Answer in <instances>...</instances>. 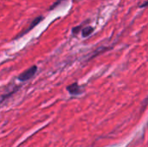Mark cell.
I'll list each match as a JSON object with an SVG mask.
<instances>
[{
	"label": "cell",
	"mask_w": 148,
	"mask_h": 147,
	"mask_svg": "<svg viewBox=\"0 0 148 147\" xmlns=\"http://www.w3.org/2000/svg\"><path fill=\"white\" fill-rule=\"evenodd\" d=\"M37 71V67L36 66H32L29 68H28L27 70H25L24 72H23L19 76H18V80L21 81H28L29 79H31L36 73Z\"/></svg>",
	"instance_id": "obj_1"
},
{
	"label": "cell",
	"mask_w": 148,
	"mask_h": 147,
	"mask_svg": "<svg viewBox=\"0 0 148 147\" xmlns=\"http://www.w3.org/2000/svg\"><path fill=\"white\" fill-rule=\"evenodd\" d=\"M42 19H43V17H42V16H37V17H36V18L32 21V23H30V25H29V27H28V28H27L23 32H22L21 34H19L17 37L23 36V35H25L26 33L29 32L33 28H35L37 24H39V23H40V22H42ZM17 37H16V38H17Z\"/></svg>",
	"instance_id": "obj_2"
},
{
	"label": "cell",
	"mask_w": 148,
	"mask_h": 147,
	"mask_svg": "<svg viewBox=\"0 0 148 147\" xmlns=\"http://www.w3.org/2000/svg\"><path fill=\"white\" fill-rule=\"evenodd\" d=\"M68 91L71 94H79L82 91H81V88L80 87L78 86L77 83H73L72 85L69 86L67 88Z\"/></svg>",
	"instance_id": "obj_3"
},
{
	"label": "cell",
	"mask_w": 148,
	"mask_h": 147,
	"mask_svg": "<svg viewBox=\"0 0 148 147\" xmlns=\"http://www.w3.org/2000/svg\"><path fill=\"white\" fill-rule=\"evenodd\" d=\"M95 29L93 27H85L82 29V36L87 37L94 32Z\"/></svg>",
	"instance_id": "obj_4"
},
{
	"label": "cell",
	"mask_w": 148,
	"mask_h": 147,
	"mask_svg": "<svg viewBox=\"0 0 148 147\" xmlns=\"http://www.w3.org/2000/svg\"><path fill=\"white\" fill-rule=\"evenodd\" d=\"M62 1H65V0H56L55 3H54V4L53 5H51V7H50V10H53V9H55L58 4H60Z\"/></svg>",
	"instance_id": "obj_5"
},
{
	"label": "cell",
	"mask_w": 148,
	"mask_h": 147,
	"mask_svg": "<svg viewBox=\"0 0 148 147\" xmlns=\"http://www.w3.org/2000/svg\"><path fill=\"white\" fill-rule=\"evenodd\" d=\"M81 28H82V25H80V26H77V27H75V28H73V29H72V32H73L74 34H78V32L80 31Z\"/></svg>",
	"instance_id": "obj_6"
},
{
	"label": "cell",
	"mask_w": 148,
	"mask_h": 147,
	"mask_svg": "<svg viewBox=\"0 0 148 147\" xmlns=\"http://www.w3.org/2000/svg\"><path fill=\"white\" fill-rule=\"evenodd\" d=\"M140 8H144V7H148V0L147 1H146L144 3H142V4H140Z\"/></svg>",
	"instance_id": "obj_7"
}]
</instances>
